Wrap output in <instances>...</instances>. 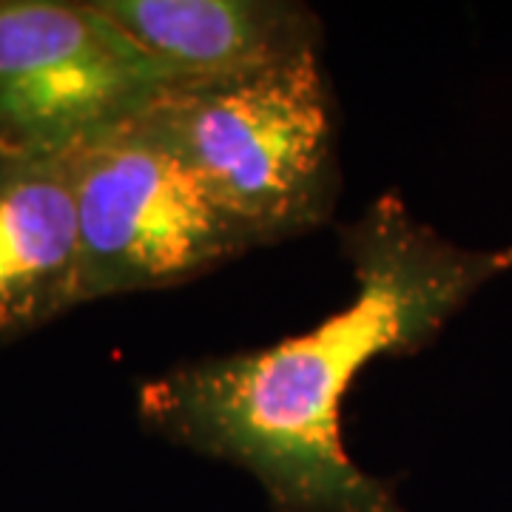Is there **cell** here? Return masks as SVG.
Instances as JSON below:
<instances>
[{
    "label": "cell",
    "instance_id": "1",
    "mask_svg": "<svg viewBox=\"0 0 512 512\" xmlns=\"http://www.w3.org/2000/svg\"><path fill=\"white\" fill-rule=\"evenodd\" d=\"M356 293L345 311L279 345L208 356L140 387V419L177 447L251 473L274 512H407L345 450L342 399L379 356L427 348L510 248H461L382 194L342 228Z\"/></svg>",
    "mask_w": 512,
    "mask_h": 512
},
{
    "label": "cell",
    "instance_id": "2",
    "mask_svg": "<svg viewBox=\"0 0 512 512\" xmlns=\"http://www.w3.org/2000/svg\"><path fill=\"white\" fill-rule=\"evenodd\" d=\"M140 120L251 245L299 237L333 217L342 171L322 52L168 86Z\"/></svg>",
    "mask_w": 512,
    "mask_h": 512
},
{
    "label": "cell",
    "instance_id": "3",
    "mask_svg": "<svg viewBox=\"0 0 512 512\" xmlns=\"http://www.w3.org/2000/svg\"><path fill=\"white\" fill-rule=\"evenodd\" d=\"M66 157L80 222L83 305L171 288L254 248L140 117Z\"/></svg>",
    "mask_w": 512,
    "mask_h": 512
},
{
    "label": "cell",
    "instance_id": "4",
    "mask_svg": "<svg viewBox=\"0 0 512 512\" xmlns=\"http://www.w3.org/2000/svg\"><path fill=\"white\" fill-rule=\"evenodd\" d=\"M177 83L92 0H0V146L69 154Z\"/></svg>",
    "mask_w": 512,
    "mask_h": 512
},
{
    "label": "cell",
    "instance_id": "5",
    "mask_svg": "<svg viewBox=\"0 0 512 512\" xmlns=\"http://www.w3.org/2000/svg\"><path fill=\"white\" fill-rule=\"evenodd\" d=\"M83 305L69 157L0 146V342Z\"/></svg>",
    "mask_w": 512,
    "mask_h": 512
},
{
    "label": "cell",
    "instance_id": "6",
    "mask_svg": "<svg viewBox=\"0 0 512 512\" xmlns=\"http://www.w3.org/2000/svg\"><path fill=\"white\" fill-rule=\"evenodd\" d=\"M180 83L256 72L322 52V20L285 0H92Z\"/></svg>",
    "mask_w": 512,
    "mask_h": 512
}]
</instances>
